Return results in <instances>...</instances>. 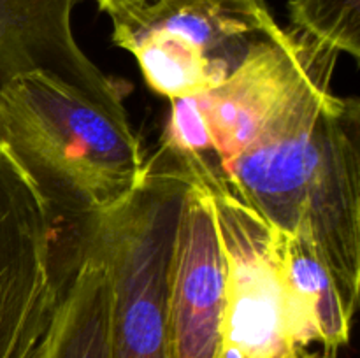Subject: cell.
I'll use <instances>...</instances> for the list:
<instances>
[{
	"mask_svg": "<svg viewBox=\"0 0 360 358\" xmlns=\"http://www.w3.org/2000/svg\"><path fill=\"white\" fill-rule=\"evenodd\" d=\"M0 147L49 213L70 221L118 207L146 175L127 114L44 72L18 76L0 90Z\"/></svg>",
	"mask_w": 360,
	"mask_h": 358,
	"instance_id": "cell-1",
	"label": "cell"
},
{
	"mask_svg": "<svg viewBox=\"0 0 360 358\" xmlns=\"http://www.w3.org/2000/svg\"><path fill=\"white\" fill-rule=\"evenodd\" d=\"M323 46L278 27L224 81L171 98L153 160L207 192L224 188L234 161L294 93Z\"/></svg>",
	"mask_w": 360,
	"mask_h": 358,
	"instance_id": "cell-2",
	"label": "cell"
},
{
	"mask_svg": "<svg viewBox=\"0 0 360 358\" xmlns=\"http://www.w3.org/2000/svg\"><path fill=\"white\" fill-rule=\"evenodd\" d=\"M185 188L181 175L151 158L125 202L74 221L77 246L108 272L111 358H167L169 265Z\"/></svg>",
	"mask_w": 360,
	"mask_h": 358,
	"instance_id": "cell-3",
	"label": "cell"
},
{
	"mask_svg": "<svg viewBox=\"0 0 360 358\" xmlns=\"http://www.w3.org/2000/svg\"><path fill=\"white\" fill-rule=\"evenodd\" d=\"M108 16L112 42L169 100L224 81L280 27L264 0H144Z\"/></svg>",
	"mask_w": 360,
	"mask_h": 358,
	"instance_id": "cell-4",
	"label": "cell"
},
{
	"mask_svg": "<svg viewBox=\"0 0 360 358\" xmlns=\"http://www.w3.org/2000/svg\"><path fill=\"white\" fill-rule=\"evenodd\" d=\"M225 258L221 358H302L311 326L285 279L276 230L225 190H211Z\"/></svg>",
	"mask_w": 360,
	"mask_h": 358,
	"instance_id": "cell-5",
	"label": "cell"
},
{
	"mask_svg": "<svg viewBox=\"0 0 360 358\" xmlns=\"http://www.w3.org/2000/svg\"><path fill=\"white\" fill-rule=\"evenodd\" d=\"M58 304L51 213L0 147V358H41Z\"/></svg>",
	"mask_w": 360,
	"mask_h": 358,
	"instance_id": "cell-6",
	"label": "cell"
},
{
	"mask_svg": "<svg viewBox=\"0 0 360 358\" xmlns=\"http://www.w3.org/2000/svg\"><path fill=\"white\" fill-rule=\"evenodd\" d=\"M360 105L334 97L322 144L302 190L297 227L333 274L355 314L360 290Z\"/></svg>",
	"mask_w": 360,
	"mask_h": 358,
	"instance_id": "cell-7",
	"label": "cell"
},
{
	"mask_svg": "<svg viewBox=\"0 0 360 358\" xmlns=\"http://www.w3.org/2000/svg\"><path fill=\"white\" fill-rule=\"evenodd\" d=\"M225 258L213 202L186 183L169 265L167 358H221Z\"/></svg>",
	"mask_w": 360,
	"mask_h": 358,
	"instance_id": "cell-8",
	"label": "cell"
},
{
	"mask_svg": "<svg viewBox=\"0 0 360 358\" xmlns=\"http://www.w3.org/2000/svg\"><path fill=\"white\" fill-rule=\"evenodd\" d=\"M79 0H0V90L14 77H58L118 114H127L116 84L88 58L72 32Z\"/></svg>",
	"mask_w": 360,
	"mask_h": 358,
	"instance_id": "cell-9",
	"label": "cell"
},
{
	"mask_svg": "<svg viewBox=\"0 0 360 358\" xmlns=\"http://www.w3.org/2000/svg\"><path fill=\"white\" fill-rule=\"evenodd\" d=\"M72 276L60 283V304L41 358L109 357V281L94 253L77 246Z\"/></svg>",
	"mask_w": 360,
	"mask_h": 358,
	"instance_id": "cell-10",
	"label": "cell"
},
{
	"mask_svg": "<svg viewBox=\"0 0 360 358\" xmlns=\"http://www.w3.org/2000/svg\"><path fill=\"white\" fill-rule=\"evenodd\" d=\"M276 244L288 290L311 326L315 344L340 351L350 343L355 314L345 304L333 274L301 232L276 230Z\"/></svg>",
	"mask_w": 360,
	"mask_h": 358,
	"instance_id": "cell-11",
	"label": "cell"
},
{
	"mask_svg": "<svg viewBox=\"0 0 360 358\" xmlns=\"http://www.w3.org/2000/svg\"><path fill=\"white\" fill-rule=\"evenodd\" d=\"M294 30L306 37L360 58V0H290Z\"/></svg>",
	"mask_w": 360,
	"mask_h": 358,
	"instance_id": "cell-12",
	"label": "cell"
},
{
	"mask_svg": "<svg viewBox=\"0 0 360 358\" xmlns=\"http://www.w3.org/2000/svg\"><path fill=\"white\" fill-rule=\"evenodd\" d=\"M139 2H144V0H95L98 9L105 14L112 9H120V7L132 6V4H139Z\"/></svg>",
	"mask_w": 360,
	"mask_h": 358,
	"instance_id": "cell-13",
	"label": "cell"
},
{
	"mask_svg": "<svg viewBox=\"0 0 360 358\" xmlns=\"http://www.w3.org/2000/svg\"><path fill=\"white\" fill-rule=\"evenodd\" d=\"M338 353H340V351L320 347V350H309L302 358H340Z\"/></svg>",
	"mask_w": 360,
	"mask_h": 358,
	"instance_id": "cell-14",
	"label": "cell"
}]
</instances>
